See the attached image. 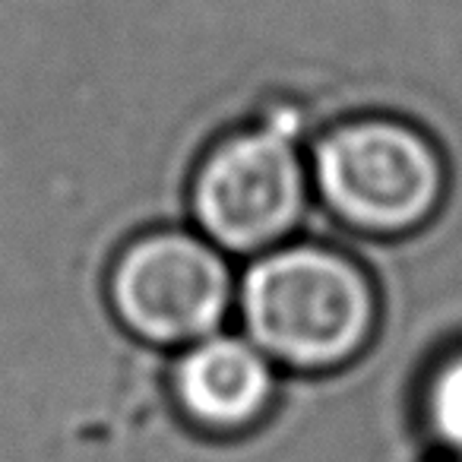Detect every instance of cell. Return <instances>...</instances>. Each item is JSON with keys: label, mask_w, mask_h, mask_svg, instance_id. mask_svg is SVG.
<instances>
[{"label": "cell", "mask_w": 462, "mask_h": 462, "mask_svg": "<svg viewBox=\"0 0 462 462\" xmlns=\"http://www.w3.org/2000/svg\"><path fill=\"white\" fill-rule=\"evenodd\" d=\"M308 174L282 127H254L212 146L190 180V216L218 251L254 254L308 212Z\"/></svg>", "instance_id": "cell-4"}, {"label": "cell", "mask_w": 462, "mask_h": 462, "mask_svg": "<svg viewBox=\"0 0 462 462\" xmlns=\"http://www.w3.org/2000/svg\"><path fill=\"white\" fill-rule=\"evenodd\" d=\"M235 295L228 257L187 225L146 228L108 273L115 317L149 346H193L218 333Z\"/></svg>", "instance_id": "cell-3"}, {"label": "cell", "mask_w": 462, "mask_h": 462, "mask_svg": "<svg viewBox=\"0 0 462 462\" xmlns=\"http://www.w3.org/2000/svg\"><path fill=\"white\" fill-rule=\"evenodd\" d=\"M279 371L245 336L212 333L174 355L168 367L174 402L187 421L238 434L270 411Z\"/></svg>", "instance_id": "cell-5"}, {"label": "cell", "mask_w": 462, "mask_h": 462, "mask_svg": "<svg viewBox=\"0 0 462 462\" xmlns=\"http://www.w3.org/2000/svg\"><path fill=\"white\" fill-rule=\"evenodd\" d=\"M238 304L254 346L291 371L358 358L377 327V291L365 266L310 238L251 260Z\"/></svg>", "instance_id": "cell-1"}, {"label": "cell", "mask_w": 462, "mask_h": 462, "mask_svg": "<svg viewBox=\"0 0 462 462\" xmlns=\"http://www.w3.org/2000/svg\"><path fill=\"white\" fill-rule=\"evenodd\" d=\"M421 421L437 447L462 459V339L443 348L424 377Z\"/></svg>", "instance_id": "cell-6"}, {"label": "cell", "mask_w": 462, "mask_h": 462, "mask_svg": "<svg viewBox=\"0 0 462 462\" xmlns=\"http://www.w3.org/2000/svg\"><path fill=\"white\" fill-rule=\"evenodd\" d=\"M314 184L323 212L361 235H409L443 197V152L402 121H352L314 146Z\"/></svg>", "instance_id": "cell-2"}]
</instances>
